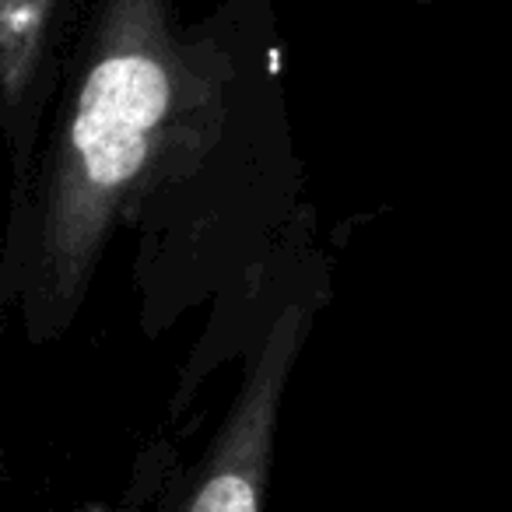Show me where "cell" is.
Wrapping results in <instances>:
<instances>
[{
  "label": "cell",
  "mask_w": 512,
  "mask_h": 512,
  "mask_svg": "<svg viewBox=\"0 0 512 512\" xmlns=\"http://www.w3.org/2000/svg\"><path fill=\"white\" fill-rule=\"evenodd\" d=\"M302 323H306L302 309H288L271 327L232 418L225 421L218 442L207 453V463L200 467L193 491L183 498L186 509L249 512L260 505L274 456L281 393H285L288 369H292V358L299 351Z\"/></svg>",
  "instance_id": "7a4b0ae2"
},
{
  "label": "cell",
  "mask_w": 512,
  "mask_h": 512,
  "mask_svg": "<svg viewBox=\"0 0 512 512\" xmlns=\"http://www.w3.org/2000/svg\"><path fill=\"white\" fill-rule=\"evenodd\" d=\"M0 43H4V92L8 106H15L25 95L36 71L39 43H43L46 18L39 11V0H0Z\"/></svg>",
  "instance_id": "3957f363"
},
{
  "label": "cell",
  "mask_w": 512,
  "mask_h": 512,
  "mask_svg": "<svg viewBox=\"0 0 512 512\" xmlns=\"http://www.w3.org/2000/svg\"><path fill=\"white\" fill-rule=\"evenodd\" d=\"M197 102V50L179 43L169 0H106L29 249L25 320L36 337L67 327L109 232L169 165Z\"/></svg>",
  "instance_id": "6da1fadb"
},
{
  "label": "cell",
  "mask_w": 512,
  "mask_h": 512,
  "mask_svg": "<svg viewBox=\"0 0 512 512\" xmlns=\"http://www.w3.org/2000/svg\"><path fill=\"white\" fill-rule=\"evenodd\" d=\"M39 11H43V18H50V11H53V0H39Z\"/></svg>",
  "instance_id": "277c9868"
}]
</instances>
